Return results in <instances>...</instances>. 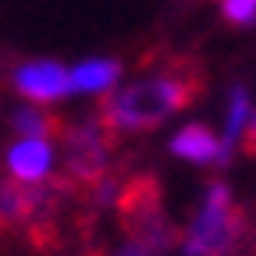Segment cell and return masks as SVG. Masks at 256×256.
Segmentation results:
<instances>
[{
    "instance_id": "obj_1",
    "label": "cell",
    "mask_w": 256,
    "mask_h": 256,
    "mask_svg": "<svg viewBox=\"0 0 256 256\" xmlns=\"http://www.w3.org/2000/svg\"><path fill=\"white\" fill-rule=\"evenodd\" d=\"M203 82H206L203 64L188 54L142 57L139 75L100 100V118L96 121L114 139L132 136V132H150L164 118L196 104L203 92Z\"/></svg>"
},
{
    "instance_id": "obj_2",
    "label": "cell",
    "mask_w": 256,
    "mask_h": 256,
    "mask_svg": "<svg viewBox=\"0 0 256 256\" xmlns=\"http://www.w3.org/2000/svg\"><path fill=\"white\" fill-rule=\"evenodd\" d=\"M246 235V214L232 203L224 182H210L206 203L192 217L188 232L182 235L185 256H228Z\"/></svg>"
},
{
    "instance_id": "obj_3",
    "label": "cell",
    "mask_w": 256,
    "mask_h": 256,
    "mask_svg": "<svg viewBox=\"0 0 256 256\" xmlns=\"http://www.w3.org/2000/svg\"><path fill=\"white\" fill-rule=\"evenodd\" d=\"M118 217H121V228L128 238L142 242L156 252H168L178 238L168 214H164L160 185L150 174H136L118 188Z\"/></svg>"
},
{
    "instance_id": "obj_4",
    "label": "cell",
    "mask_w": 256,
    "mask_h": 256,
    "mask_svg": "<svg viewBox=\"0 0 256 256\" xmlns=\"http://www.w3.org/2000/svg\"><path fill=\"white\" fill-rule=\"evenodd\" d=\"M64 182L75 192L92 188L100 178H107V156L114 136L100 121H82V124H64Z\"/></svg>"
},
{
    "instance_id": "obj_5",
    "label": "cell",
    "mask_w": 256,
    "mask_h": 256,
    "mask_svg": "<svg viewBox=\"0 0 256 256\" xmlns=\"http://www.w3.org/2000/svg\"><path fill=\"white\" fill-rule=\"evenodd\" d=\"M14 89L22 96H28L32 104H57L60 96L72 92V75L60 68L57 60H32V64H22L11 75Z\"/></svg>"
},
{
    "instance_id": "obj_6",
    "label": "cell",
    "mask_w": 256,
    "mask_h": 256,
    "mask_svg": "<svg viewBox=\"0 0 256 256\" xmlns=\"http://www.w3.org/2000/svg\"><path fill=\"white\" fill-rule=\"evenodd\" d=\"M171 153L174 156H185V160H196V164L228 168L232 146L220 142L206 124H185L182 132H174V139H171Z\"/></svg>"
},
{
    "instance_id": "obj_7",
    "label": "cell",
    "mask_w": 256,
    "mask_h": 256,
    "mask_svg": "<svg viewBox=\"0 0 256 256\" xmlns=\"http://www.w3.org/2000/svg\"><path fill=\"white\" fill-rule=\"evenodd\" d=\"M50 164H54V153H50L46 139H18L8 150V168H11L14 182H25V185L46 182L50 178Z\"/></svg>"
},
{
    "instance_id": "obj_8",
    "label": "cell",
    "mask_w": 256,
    "mask_h": 256,
    "mask_svg": "<svg viewBox=\"0 0 256 256\" xmlns=\"http://www.w3.org/2000/svg\"><path fill=\"white\" fill-rule=\"evenodd\" d=\"M11 128H14L18 139H46V142H50V139H60V136H64V121L54 118V114H46V110H40V107H22V110H14Z\"/></svg>"
},
{
    "instance_id": "obj_9",
    "label": "cell",
    "mask_w": 256,
    "mask_h": 256,
    "mask_svg": "<svg viewBox=\"0 0 256 256\" xmlns=\"http://www.w3.org/2000/svg\"><path fill=\"white\" fill-rule=\"evenodd\" d=\"M68 75H72V89L75 92H107L118 82V75H121V64L118 60H86L75 72H68Z\"/></svg>"
},
{
    "instance_id": "obj_10",
    "label": "cell",
    "mask_w": 256,
    "mask_h": 256,
    "mask_svg": "<svg viewBox=\"0 0 256 256\" xmlns=\"http://www.w3.org/2000/svg\"><path fill=\"white\" fill-rule=\"evenodd\" d=\"M246 118H249V92H246V86H235V89H232V100H228V132H224L220 142L232 146V142L242 136Z\"/></svg>"
},
{
    "instance_id": "obj_11",
    "label": "cell",
    "mask_w": 256,
    "mask_h": 256,
    "mask_svg": "<svg viewBox=\"0 0 256 256\" xmlns=\"http://www.w3.org/2000/svg\"><path fill=\"white\" fill-rule=\"evenodd\" d=\"M224 18L232 25H252L256 22V0H224Z\"/></svg>"
},
{
    "instance_id": "obj_12",
    "label": "cell",
    "mask_w": 256,
    "mask_h": 256,
    "mask_svg": "<svg viewBox=\"0 0 256 256\" xmlns=\"http://www.w3.org/2000/svg\"><path fill=\"white\" fill-rule=\"evenodd\" d=\"M110 256H164V252H156V249H150V246H142V242H132L128 238L121 249H114Z\"/></svg>"
},
{
    "instance_id": "obj_13",
    "label": "cell",
    "mask_w": 256,
    "mask_h": 256,
    "mask_svg": "<svg viewBox=\"0 0 256 256\" xmlns=\"http://www.w3.org/2000/svg\"><path fill=\"white\" fill-rule=\"evenodd\" d=\"M246 153H249V156H256V110H252V118H249V132H246Z\"/></svg>"
}]
</instances>
